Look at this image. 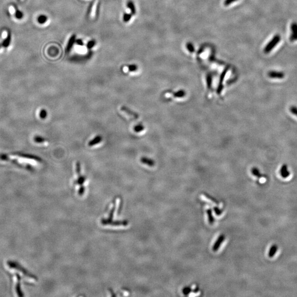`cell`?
<instances>
[{"mask_svg": "<svg viewBox=\"0 0 297 297\" xmlns=\"http://www.w3.org/2000/svg\"><path fill=\"white\" fill-rule=\"evenodd\" d=\"M12 155L14 157H17L18 158H23L24 160H27L28 161H34V162H37L38 163H42V158L38 157V156L34 155L32 154H25L22 153H12Z\"/></svg>", "mask_w": 297, "mask_h": 297, "instance_id": "1", "label": "cell"}, {"mask_svg": "<svg viewBox=\"0 0 297 297\" xmlns=\"http://www.w3.org/2000/svg\"><path fill=\"white\" fill-rule=\"evenodd\" d=\"M280 40L281 36L280 35L277 34V35L273 36V38L266 45V46L265 47L264 50V53H270L272 51V49H273L275 46L279 43Z\"/></svg>", "mask_w": 297, "mask_h": 297, "instance_id": "2", "label": "cell"}, {"mask_svg": "<svg viewBox=\"0 0 297 297\" xmlns=\"http://www.w3.org/2000/svg\"><path fill=\"white\" fill-rule=\"evenodd\" d=\"M291 34L290 35L289 39L292 42L297 41V23L293 22L291 25Z\"/></svg>", "mask_w": 297, "mask_h": 297, "instance_id": "3", "label": "cell"}, {"mask_svg": "<svg viewBox=\"0 0 297 297\" xmlns=\"http://www.w3.org/2000/svg\"><path fill=\"white\" fill-rule=\"evenodd\" d=\"M225 236L224 234H222L219 235L218 238L217 239L216 241L215 242V243H214V245L212 247V250L215 252L218 251V250L219 249V247L222 244V243L225 241Z\"/></svg>", "mask_w": 297, "mask_h": 297, "instance_id": "4", "label": "cell"}, {"mask_svg": "<svg viewBox=\"0 0 297 297\" xmlns=\"http://www.w3.org/2000/svg\"><path fill=\"white\" fill-rule=\"evenodd\" d=\"M268 75H269L270 78L281 79H283L284 78L285 74L283 72L272 71H270L269 72Z\"/></svg>", "mask_w": 297, "mask_h": 297, "instance_id": "5", "label": "cell"}, {"mask_svg": "<svg viewBox=\"0 0 297 297\" xmlns=\"http://www.w3.org/2000/svg\"><path fill=\"white\" fill-rule=\"evenodd\" d=\"M121 110L123 111V112H124L125 114H127L129 116L132 117H133V118H136V119L139 118V116L138 114L136 113V112H134V111H132L131 110H130L129 108H128V107H127L126 106H121Z\"/></svg>", "mask_w": 297, "mask_h": 297, "instance_id": "6", "label": "cell"}, {"mask_svg": "<svg viewBox=\"0 0 297 297\" xmlns=\"http://www.w3.org/2000/svg\"><path fill=\"white\" fill-rule=\"evenodd\" d=\"M281 176L283 178H286L288 177L290 175V172H289L288 169V166L286 164H283V165L281 167L280 169Z\"/></svg>", "mask_w": 297, "mask_h": 297, "instance_id": "7", "label": "cell"}, {"mask_svg": "<svg viewBox=\"0 0 297 297\" xmlns=\"http://www.w3.org/2000/svg\"><path fill=\"white\" fill-rule=\"evenodd\" d=\"M102 140H103V137L100 136H95L94 139H92V140H90L89 142L88 145H89V147L94 146L95 145L98 144L99 143H100V142H101Z\"/></svg>", "mask_w": 297, "mask_h": 297, "instance_id": "8", "label": "cell"}, {"mask_svg": "<svg viewBox=\"0 0 297 297\" xmlns=\"http://www.w3.org/2000/svg\"><path fill=\"white\" fill-rule=\"evenodd\" d=\"M140 161L143 164L147 165L149 166L153 167L155 165V162L153 161V160L145 157H142V158H140Z\"/></svg>", "mask_w": 297, "mask_h": 297, "instance_id": "9", "label": "cell"}, {"mask_svg": "<svg viewBox=\"0 0 297 297\" xmlns=\"http://www.w3.org/2000/svg\"><path fill=\"white\" fill-rule=\"evenodd\" d=\"M75 42V35H73L71 36V38L69 40V42L67 44V47H66V52L68 53L70 52V50L72 48L73 45L74 44Z\"/></svg>", "mask_w": 297, "mask_h": 297, "instance_id": "10", "label": "cell"}, {"mask_svg": "<svg viewBox=\"0 0 297 297\" xmlns=\"http://www.w3.org/2000/svg\"><path fill=\"white\" fill-rule=\"evenodd\" d=\"M277 250V245L276 244L272 245V246L270 248V249L269 254H268V255L269 256V258L273 257L275 256V254H276V253Z\"/></svg>", "mask_w": 297, "mask_h": 297, "instance_id": "11", "label": "cell"}, {"mask_svg": "<svg viewBox=\"0 0 297 297\" xmlns=\"http://www.w3.org/2000/svg\"><path fill=\"white\" fill-rule=\"evenodd\" d=\"M206 213H207L208 217V221L210 225H213L214 222H215V219H214V217L213 216V215H212V211L211 208H208L206 210Z\"/></svg>", "mask_w": 297, "mask_h": 297, "instance_id": "12", "label": "cell"}, {"mask_svg": "<svg viewBox=\"0 0 297 297\" xmlns=\"http://www.w3.org/2000/svg\"><path fill=\"white\" fill-rule=\"evenodd\" d=\"M11 34H9L7 36L6 39H5L3 40L2 43V47H7L9 46V45H10V43H11Z\"/></svg>", "mask_w": 297, "mask_h": 297, "instance_id": "13", "label": "cell"}, {"mask_svg": "<svg viewBox=\"0 0 297 297\" xmlns=\"http://www.w3.org/2000/svg\"><path fill=\"white\" fill-rule=\"evenodd\" d=\"M127 7H128L129 9H131L132 14H136V10L135 6H134V5L133 2L132 1H128V2H127Z\"/></svg>", "mask_w": 297, "mask_h": 297, "instance_id": "14", "label": "cell"}, {"mask_svg": "<svg viewBox=\"0 0 297 297\" xmlns=\"http://www.w3.org/2000/svg\"><path fill=\"white\" fill-rule=\"evenodd\" d=\"M34 141L38 144H42L46 142V139L42 136H37L34 137Z\"/></svg>", "mask_w": 297, "mask_h": 297, "instance_id": "15", "label": "cell"}, {"mask_svg": "<svg viewBox=\"0 0 297 297\" xmlns=\"http://www.w3.org/2000/svg\"><path fill=\"white\" fill-rule=\"evenodd\" d=\"M144 129V127L141 123H139L138 125H136L134 128V130L136 133L140 132L143 131Z\"/></svg>", "mask_w": 297, "mask_h": 297, "instance_id": "16", "label": "cell"}, {"mask_svg": "<svg viewBox=\"0 0 297 297\" xmlns=\"http://www.w3.org/2000/svg\"><path fill=\"white\" fill-rule=\"evenodd\" d=\"M252 172L253 175H254L256 177L261 178L263 176L257 168H253Z\"/></svg>", "mask_w": 297, "mask_h": 297, "instance_id": "17", "label": "cell"}, {"mask_svg": "<svg viewBox=\"0 0 297 297\" xmlns=\"http://www.w3.org/2000/svg\"><path fill=\"white\" fill-rule=\"evenodd\" d=\"M47 20V17L45 15H41L38 18V21L40 24H44Z\"/></svg>", "mask_w": 297, "mask_h": 297, "instance_id": "18", "label": "cell"}, {"mask_svg": "<svg viewBox=\"0 0 297 297\" xmlns=\"http://www.w3.org/2000/svg\"><path fill=\"white\" fill-rule=\"evenodd\" d=\"M47 116V111L45 109H42L41 111H40V113H39V116L40 117L44 120V119H45L46 118V117Z\"/></svg>", "mask_w": 297, "mask_h": 297, "instance_id": "19", "label": "cell"}, {"mask_svg": "<svg viewBox=\"0 0 297 297\" xmlns=\"http://www.w3.org/2000/svg\"><path fill=\"white\" fill-rule=\"evenodd\" d=\"M192 291V288L190 287H184L183 290H182V292H183V294L185 295H188L189 293H191V292Z\"/></svg>", "mask_w": 297, "mask_h": 297, "instance_id": "20", "label": "cell"}, {"mask_svg": "<svg viewBox=\"0 0 297 297\" xmlns=\"http://www.w3.org/2000/svg\"><path fill=\"white\" fill-rule=\"evenodd\" d=\"M289 110L291 111L292 114H293L295 116L297 117V107L295 106H292L290 107Z\"/></svg>", "mask_w": 297, "mask_h": 297, "instance_id": "21", "label": "cell"}, {"mask_svg": "<svg viewBox=\"0 0 297 297\" xmlns=\"http://www.w3.org/2000/svg\"><path fill=\"white\" fill-rule=\"evenodd\" d=\"M187 48L188 50L190 53H194L195 51L194 47H193V45L191 43H188L187 44Z\"/></svg>", "mask_w": 297, "mask_h": 297, "instance_id": "22", "label": "cell"}, {"mask_svg": "<svg viewBox=\"0 0 297 297\" xmlns=\"http://www.w3.org/2000/svg\"><path fill=\"white\" fill-rule=\"evenodd\" d=\"M16 17L17 18V19L20 20V19H22L23 17V13L22 12L20 11V10L16 9Z\"/></svg>", "mask_w": 297, "mask_h": 297, "instance_id": "23", "label": "cell"}, {"mask_svg": "<svg viewBox=\"0 0 297 297\" xmlns=\"http://www.w3.org/2000/svg\"><path fill=\"white\" fill-rule=\"evenodd\" d=\"M76 171H77V173L78 174V176H81V164L80 162L78 161L76 164Z\"/></svg>", "mask_w": 297, "mask_h": 297, "instance_id": "24", "label": "cell"}, {"mask_svg": "<svg viewBox=\"0 0 297 297\" xmlns=\"http://www.w3.org/2000/svg\"><path fill=\"white\" fill-rule=\"evenodd\" d=\"M131 17H132L131 14L125 13V14H124V16H123V20H124V22H128V21H129V20H131Z\"/></svg>", "mask_w": 297, "mask_h": 297, "instance_id": "25", "label": "cell"}, {"mask_svg": "<svg viewBox=\"0 0 297 297\" xmlns=\"http://www.w3.org/2000/svg\"><path fill=\"white\" fill-rule=\"evenodd\" d=\"M214 210L215 214H216L217 216H219L222 214V210L221 209H219L218 207H214Z\"/></svg>", "mask_w": 297, "mask_h": 297, "instance_id": "26", "label": "cell"}, {"mask_svg": "<svg viewBox=\"0 0 297 297\" xmlns=\"http://www.w3.org/2000/svg\"><path fill=\"white\" fill-rule=\"evenodd\" d=\"M137 66L135 64H132V65H130L128 66V70L130 71V72H134V71H136V70H137Z\"/></svg>", "mask_w": 297, "mask_h": 297, "instance_id": "27", "label": "cell"}, {"mask_svg": "<svg viewBox=\"0 0 297 297\" xmlns=\"http://www.w3.org/2000/svg\"><path fill=\"white\" fill-rule=\"evenodd\" d=\"M95 44V42L94 40H92V41H90L89 42L88 44H87V47L88 49H91L92 47H93L94 46V45Z\"/></svg>", "mask_w": 297, "mask_h": 297, "instance_id": "28", "label": "cell"}, {"mask_svg": "<svg viewBox=\"0 0 297 297\" xmlns=\"http://www.w3.org/2000/svg\"><path fill=\"white\" fill-rule=\"evenodd\" d=\"M236 1H237V0H225L224 5L226 6H227L230 5L231 3L235 2Z\"/></svg>", "mask_w": 297, "mask_h": 297, "instance_id": "29", "label": "cell"}, {"mask_svg": "<svg viewBox=\"0 0 297 297\" xmlns=\"http://www.w3.org/2000/svg\"><path fill=\"white\" fill-rule=\"evenodd\" d=\"M206 197H208V199H210V200H210V201H212V202H214V203H216V204H219V202H218L217 201H216V200H215L214 198H212V197H209L208 195H206Z\"/></svg>", "mask_w": 297, "mask_h": 297, "instance_id": "30", "label": "cell"}, {"mask_svg": "<svg viewBox=\"0 0 297 297\" xmlns=\"http://www.w3.org/2000/svg\"><path fill=\"white\" fill-rule=\"evenodd\" d=\"M76 42L77 44L78 45H83V42H82V40H81V39H78L77 41H76Z\"/></svg>", "mask_w": 297, "mask_h": 297, "instance_id": "31", "label": "cell"}, {"mask_svg": "<svg viewBox=\"0 0 297 297\" xmlns=\"http://www.w3.org/2000/svg\"><path fill=\"white\" fill-rule=\"evenodd\" d=\"M199 291V288L198 287H197L195 288L193 291V292L194 293H198V292Z\"/></svg>", "mask_w": 297, "mask_h": 297, "instance_id": "32", "label": "cell"}, {"mask_svg": "<svg viewBox=\"0 0 297 297\" xmlns=\"http://www.w3.org/2000/svg\"><path fill=\"white\" fill-rule=\"evenodd\" d=\"M2 47V44H0V49Z\"/></svg>", "mask_w": 297, "mask_h": 297, "instance_id": "33", "label": "cell"}]
</instances>
